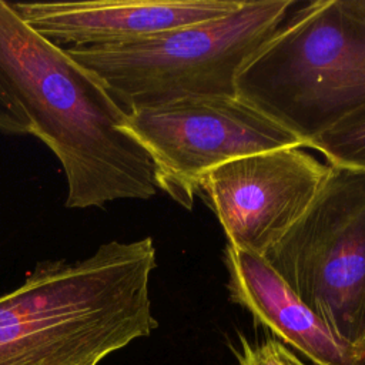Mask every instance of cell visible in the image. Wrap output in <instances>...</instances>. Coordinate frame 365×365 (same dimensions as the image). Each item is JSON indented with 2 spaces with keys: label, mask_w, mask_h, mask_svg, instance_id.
Returning a JSON list of instances; mask_svg holds the SVG:
<instances>
[{
  "label": "cell",
  "mask_w": 365,
  "mask_h": 365,
  "mask_svg": "<svg viewBox=\"0 0 365 365\" xmlns=\"http://www.w3.org/2000/svg\"><path fill=\"white\" fill-rule=\"evenodd\" d=\"M0 81L66 175L67 208L148 200L158 191L148 153L123 130L125 113L83 66L0 0Z\"/></svg>",
  "instance_id": "obj_1"
},
{
  "label": "cell",
  "mask_w": 365,
  "mask_h": 365,
  "mask_svg": "<svg viewBox=\"0 0 365 365\" xmlns=\"http://www.w3.org/2000/svg\"><path fill=\"white\" fill-rule=\"evenodd\" d=\"M151 237L111 240L81 259L38 261L0 295V365H98L148 336Z\"/></svg>",
  "instance_id": "obj_2"
},
{
  "label": "cell",
  "mask_w": 365,
  "mask_h": 365,
  "mask_svg": "<svg viewBox=\"0 0 365 365\" xmlns=\"http://www.w3.org/2000/svg\"><path fill=\"white\" fill-rule=\"evenodd\" d=\"M235 90L309 145L365 107V20L342 0L298 1L242 67Z\"/></svg>",
  "instance_id": "obj_3"
},
{
  "label": "cell",
  "mask_w": 365,
  "mask_h": 365,
  "mask_svg": "<svg viewBox=\"0 0 365 365\" xmlns=\"http://www.w3.org/2000/svg\"><path fill=\"white\" fill-rule=\"evenodd\" d=\"M297 0H255L225 17L127 41L64 48L125 113L194 96H237L235 80Z\"/></svg>",
  "instance_id": "obj_4"
},
{
  "label": "cell",
  "mask_w": 365,
  "mask_h": 365,
  "mask_svg": "<svg viewBox=\"0 0 365 365\" xmlns=\"http://www.w3.org/2000/svg\"><path fill=\"white\" fill-rule=\"evenodd\" d=\"M334 335L365 348V173L332 167L305 214L264 255Z\"/></svg>",
  "instance_id": "obj_5"
},
{
  "label": "cell",
  "mask_w": 365,
  "mask_h": 365,
  "mask_svg": "<svg viewBox=\"0 0 365 365\" xmlns=\"http://www.w3.org/2000/svg\"><path fill=\"white\" fill-rule=\"evenodd\" d=\"M148 153L155 184L191 210L201 178L235 158L307 143L238 96H194L125 114L123 127Z\"/></svg>",
  "instance_id": "obj_6"
},
{
  "label": "cell",
  "mask_w": 365,
  "mask_h": 365,
  "mask_svg": "<svg viewBox=\"0 0 365 365\" xmlns=\"http://www.w3.org/2000/svg\"><path fill=\"white\" fill-rule=\"evenodd\" d=\"M331 170L304 147L275 148L215 167L198 194L228 244L264 255L305 214Z\"/></svg>",
  "instance_id": "obj_7"
},
{
  "label": "cell",
  "mask_w": 365,
  "mask_h": 365,
  "mask_svg": "<svg viewBox=\"0 0 365 365\" xmlns=\"http://www.w3.org/2000/svg\"><path fill=\"white\" fill-rule=\"evenodd\" d=\"M245 0H97L11 3L19 17L60 48L134 40L225 17Z\"/></svg>",
  "instance_id": "obj_8"
},
{
  "label": "cell",
  "mask_w": 365,
  "mask_h": 365,
  "mask_svg": "<svg viewBox=\"0 0 365 365\" xmlns=\"http://www.w3.org/2000/svg\"><path fill=\"white\" fill-rule=\"evenodd\" d=\"M222 259L230 299L247 309L274 338L314 365H351L358 354L334 335L262 255L227 242Z\"/></svg>",
  "instance_id": "obj_9"
},
{
  "label": "cell",
  "mask_w": 365,
  "mask_h": 365,
  "mask_svg": "<svg viewBox=\"0 0 365 365\" xmlns=\"http://www.w3.org/2000/svg\"><path fill=\"white\" fill-rule=\"evenodd\" d=\"M332 167L365 173V107L346 115L309 141Z\"/></svg>",
  "instance_id": "obj_10"
},
{
  "label": "cell",
  "mask_w": 365,
  "mask_h": 365,
  "mask_svg": "<svg viewBox=\"0 0 365 365\" xmlns=\"http://www.w3.org/2000/svg\"><path fill=\"white\" fill-rule=\"evenodd\" d=\"M235 355L240 365H307L289 346L274 336L257 342L240 336V349Z\"/></svg>",
  "instance_id": "obj_11"
},
{
  "label": "cell",
  "mask_w": 365,
  "mask_h": 365,
  "mask_svg": "<svg viewBox=\"0 0 365 365\" xmlns=\"http://www.w3.org/2000/svg\"><path fill=\"white\" fill-rule=\"evenodd\" d=\"M0 131L9 135L31 133V123L14 97L0 81Z\"/></svg>",
  "instance_id": "obj_12"
},
{
  "label": "cell",
  "mask_w": 365,
  "mask_h": 365,
  "mask_svg": "<svg viewBox=\"0 0 365 365\" xmlns=\"http://www.w3.org/2000/svg\"><path fill=\"white\" fill-rule=\"evenodd\" d=\"M342 3L351 13L365 20V0H342Z\"/></svg>",
  "instance_id": "obj_13"
},
{
  "label": "cell",
  "mask_w": 365,
  "mask_h": 365,
  "mask_svg": "<svg viewBox=\"0 0 365 365\" xmlns=\"http://www.w3.org/2000/svg\"><path fill=\"white\" fill-rule=\"evenodd\" d=\"M351 365H365V348L354 358Z\"/></svg>",
  "instance_id": "obj_14"
}]
</instances>
